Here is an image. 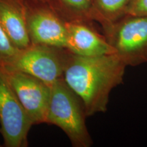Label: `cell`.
<instances>
[{
	"mask_svg": "<svg viewBox=\"0 0 147 147\" xmlns=\"http://www.w3.org/2000/svg\"><path fill=\"white\" fill-rule=\"evenodd\" d=\"M66 21H95L93 0H48Z\"/></svg>",
	"mask_w": 147,
	"mask_h": 147,
	"instance_id": "10",
	"label": "cell"
},
{
	"mask_svg": "<svg viewBox=\"0 0 147 147\" xmlns=\"http://www.w3.org/2000/svg\"><path fill=\"white\" fill-rule=\"evenodd\" d=\"M0 25L18 49L32 44L27 23L26 0H0Z\"/></svg>",
	"mask_w": 147,
	"mask_h": 147,
	"instance_id": "9",
	"label": "cell"
},
{
	"mask_svg": "<svg viewBox=\"0 0 147 147\" xmlns=\"http://www.w3.org/2000/svg\"><path fill=\"white\" fill-rule=\"evenodd\" d=\"M83 103L63 78L51 85L46 123L61 129L74 147H89L93 142L86 125Z\"/></svg>",
	"mask_w": 147,
	"mask_h": 147,
	"instance_id": "2",
	"label": "cell"
},
{
	"mask_svg": "<svg viewBox=\"0 0 147 147\" xmlns=\"http://www.w3.org/2000/svg\"><path fill=\"white\" fill-rule=\"evenodd\" d=\"M27 23L32 44L67 49L68 33L66 21L47 3L26 0Z\"/></svg>",
	"mask_w": 147,
	"mask_h": 147,
	"instance_id": "6",
	"label": "cell"
},
{
	"mask_svg": "<svg viewBox=\"0 0 147 147\" xmlns=\"http://www.w3.org/2000/svg\"><path fill=\"white\" fill-rule=\"evenodd\" d=\"M70 53L63 48L31 44L19 49L12 61L2 68L28 74L51 86L63 78Z\"/></svg>",
	"mask_w": 147,
	"mask_h": 147,
	"instance_id": "4",
	"label": "cell"
},
{
	"mask_svg": "<svg viewBox=\"0 0 147 147\" xmlns=\"http://www.w3.org/2000/svg\"><path fill=\"white\" fill-rule=\"evenodd\" d=\"M126 67L115 53L81 56L70 53L63 79L82 100L88 117L107 110L110 92L123 81Z\"/></svg>",
	"mask_w": 147,
	"mask_h": 147,
	"instance_id": "1",
	"label": "cell"
},
{
	"mask_svg": "<svg viewBox=\"0 0 147 147\" xmlns=\"http://www.w3.org/2000/svg\"><path fill=\"white\" fill-rule=\"evenodd\" d=\"M34 125L0 67V133L5 147H25Z\"/></svg>",
	"mask_w": 147,
	"mask_h": 147,
	"instance_id": "5",
	"label": "cell"
},
{
	"mask_svg": "<svg viewBox=\"0 0 147 147\" xmlns=\"http://www.w3.org/2000/svg\"><path fill=\"white\" fill-rule=\"evenodd\" d=\"M38 1H42V2H45V3H47L48 0H38Z\"/></svg>",
	"mask_w": 147,
	"mask_h": 147,
	"instance_id": "14",
	"label": "cell"
},
{
	"mask_svg": "<svg viewBox=\"0 0 147 147\" xmlns=\"http://www.w3.org/2000/svg\"><path fill=\"white\" fill-rule=\"evenodd\" d=\"M68 33L67 49L81 56L115 54L104 34H101L92 25L91 22L66 21Z\"/></svg>",
	"mask_w": 147,
	"mask_h": 147,
	"instance_id": "8",
	"label": "cell"
},
{
	"mask_svg": "<svg viewBox=\"0 0 147 147\" xmlns=\"http://www.w3.org/2000/svg\"><path fill=\"white\" fill-rule=\"evenodd\" d=\"M131 0H93L94 19L102 27L118 20L125 14Z\"/></svg>",
	"mask_w": 147,
	"mask_h": 147,
	"instance_id": "11",
	"label": "cell"
},
{
	"mask_svg": "<svg viewBox=\"0 0 147 147\" xmlns=\"http://www.w3.org/2000/svg\"><path fill=\"white\" fill-rule=\"evenodd\" d=\"M125 14L147 16V0H131L126 8Z\"/></svg>",
	"mask_w": 147,
	"mask_h": 147,
	"instance_id": "13",
	"label": "cell"
},
{
	"mask_svg": "<svg viewBox=\"0 0 147 147\" xmlns=\"http://www.w3.org/2000/svg\"><path fill=\"white\" fill-rule=\"evenodd\" d=\"M19 49L10 41L0 25V67L8 66L16 57Z\"/></svg>",
	"mask_w": 147,
	"mask_h": 147,
	"instance_id": "12",
	"label": "cell"
},
{
	"mask_svg": "<svg viewBox=\"0 0 147 147\" xmlns=\"http://www.w3.org/2000/svg\"><path fill=\"white\" fill-rule=\"evenodd\" d=\"M102 29L115 54L127 66L147 63V16L125 14Z\"/></svg>",
	"mask_w": 147,
	"mask_h": 147,
	"instance_id": "3",
	"label": "cell"
},
{
	"mask_svg": "<svg viewBox=\"0 0 147 147\" xmlns=\"http://www.w3.org/2000/svg\"><path fill=\"white\" fill-rule=\"evenodd\" d=\"M2 69L33 124L46 123L51 86L28 74Z\"/></svg>",
	"mask_w": 147,
	"mask_h": 147,
	"instance_id": "7",
	"label": "cell"
}]
</instances>
